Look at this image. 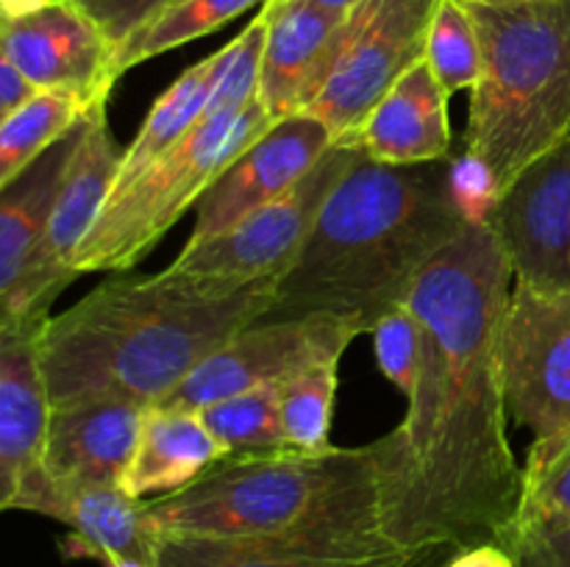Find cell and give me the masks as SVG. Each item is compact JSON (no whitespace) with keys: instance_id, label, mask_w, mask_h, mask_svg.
Instances as JSON below:
<instances>
[{"instance_id":"obj_27","label":"cell","mask_w":570,"mask_h":567,"mask_svg":"<svg viewBox=\"0 0 570 567\" xmlns=\"http://www.w3.org/2000/svg\"><path fill=\"white\" fill-rule=\"evenodd\" d=\"M534 528H570V431L529 448L512 543Z\"/></svg>"},{"instance_id":"obj_39","label":"cell","mask_w":570,"mask_h":567,"mask_svg":"<svg viewBox=\"0 0 570 567\" xmlns=\"http://www.w3.org/2000/svg\"><path fill=\"white\" fill-rule=\"evenodd\" d=\"M104 567H154L148 561H139V559H128V556H111V559L100 561Z\"/></svg>"},{"instance_id":"obj_19","label":"cell","mask_w":570,"mask_h":567,"mask_svg":"<svg viewBox=\"0 0 570 567\" xmlns=\"http://www.w3.org/2000/svg\"><path fill=\"white\" fill-rule=\"evenodd\" d=\"M449 98L426 59L417 61L367 115L351 142L384 165L451 159Z\"/></svg>"},{"instance_id":"obj_9","label":"cell","mask_w":570,"mask_h":567,"mask_svg":"<svg viewBox=\"0 0 570 567\" xmlns=\"http://www.w3.org/2000/svg\"><path fill=\"white\" fill-rule=\"evenodd\" d=\"M440 0H365L345 20L326 87L306 109L334 142L354 139L379 100L426 56Z\"/></svg>"},{"instance_id":"obj_7","label":"cell","mask_w":570,"mask_h":567,"mask_svg":"<svg viewBox=\"0 0 570 567\" xmlns=\"http://www.w3.org/2000/svg\"><path fill=\"white\" fill-rule=\"evenodd\" d=\"M360 150L351 139L334 142L282 198L271 200L209 242L184 245L161 276L200 292H237L262 281H278L295 265L321 206L354 165Z\"/></svg>"},{"instance_id":"obj_29","label":"cell","mask_w":570,"mask_h":567,"mask_svg":"<svg viewBox=\"0 0 570 567\" xmlns=\"http://www.w3.org/2000/svg\"><path fill=\"white\" fill-rule=\"evenodd\" d=\"M423 59L449 94L476 87L482 78V42L465 3L440 0Z\"/></svg>"},{"instance_id":"obj_20","label":"cell","mask_w":570,"mask_h":567,"mask_svg":"<svg viewBox=\"0 0 570 567\" xmlns=\"http://www.w3.org/2000/svg\"><path fill=\"white\" fill-rule=\"evenodd\" d=\"M220 459H226V450L209 431L200 411L150 406L120 487L134 498H159L198 481Z\"/></svg>"},{"instance_id":"obj_22","label":"cell","mask_w":570,"mask_h":567,"mask_svg":"<svg viewBox=\"0 0 570 567\" xmlns=\"http://www.w3.org/2000/svg\"><path fill=\"white\" fill-rule=\"evenodd\" d=\"M87 115L72 131L50 145L39 159H33L20 176L0 187V292L11 287L22 261L28 259L53 215V206L76 159L83 128H87Z\"/></svg>"},{"instance_id":"obj_23","label":"cell","mask_w":570,"mask_h":567,"mask_svg":"<svg viewBox=\"0 0 570 567\" xmlns=\"http://www.w3.org/2000/svg\"><path fill=\"white\" fill-rule=\"evenodd\" d=\"M215 76L217 53H212L204 61L189 67V70H184L161 92V98H156V103L150 106L148 117H145L142 128L134 137V142L122 150V161L120 170H117L111 195L131 187L148 167H154L167 150L176 148L204 120L206 106H209L212 98V87H215Z\"/></svg>"},{"instance_id":"obj_36","label":"cell","mask_w":570,"mask_h":567,"mask_svg":"<svg viewBox=\"0 0 570 567\" xmlns=\"http://www.w3.org/2000/svg\"><path fill=\"white\" fill-rule=\"evenodd\" d=\"M445 567H518V565H515V556H512L504 545L484 543V545H473V548L460 550V554H456Z\"/></svg>"},{"instance_id":"obj_17","label":"cell","mask_w":570,"mask_h":567,"mask_svg":"<svg viewBox=\"0 0 570 567\" xmlns=\"http://www.w3.org/2000/svg\"><path fill=\"white\" fill-rule=\"evenodd\" d=\"M148 409L122 398H83L53 406L42 470L59 500L65 489L122 481Z\"/></svg>"},{"instance_id":"obj_11","label":"cell","mask_w":570,"mask_h":567,"mask_svg":"<svg viewBox=\"0 0 570 567\" xmlns=\"http://www.w3.org/2000/svg\"><path fill=\"white\" fill-rule=\"evenodd\" d=\"M501 381L510 417L534 442L570 431V292L512 284L501 322Z\"/></svg>"},{"instance_id":"obj_10","label":"cell","mask_w":570,"mask_h":567,"mask_svg":"<svg viewBox=\"0 0 570 567\" xmlns=\"http://www.w3.org/2000/svg\"><path fill=\"white\" fill-rule=\"evenodd\" d=\"M365 328L348 317L256 320L212 350L159 406L200 411L228 395L289 381L309 367L343 359Z\"/></svg>"},{"instance_id":"obj_32","label":"cell","mask_w":570,"mask_h":567,"mask_svg":"<svg viewBox=\"0 0 570 567\" xmlns=\"http://www.w3.org/2000/svg\"><path fill=\"white\" fill-rule=\"evenodd\" d=\"M449 181L456 209L462 211L468 226H488L501 200V183L488 161H482L471 150L451 156Z\"/></svg>"},{"instance_id":"obj_37","label":"cell","mask_w":570,"mask_h":567,"mask_svg":"<svg viewBox=\"0 0 570 567\" xmlns=\"http://www.w3.org/2000/svg\"><path fill=\"white\" fill-rule=\"evenodd\" d=\"M50 3H53V0H0V20H17V17H28Z\"/></svg>"},{"instance_id":"obj_34","label":"cell","mask_w":570,"mask_h":567,"mask_svg":"<svg viewBox=\"0 0 570 567\" xmlns=\"http://www.w3.org/2000/svg\"><path fill=\"white\" fill-rule=\"evenodd\" d=\"M518 567H570V528H534L512 543Z\"/></svg>"},{"instance_id":"obj_15","label":"cell","mask_w":570,"mask_h":567,"mask_svg":"<svg viewBox=\"0 0 570 567\" xmlns=\"http://www.w3.org/2000/svg\"><path fill=\"white\" fill-rule=\"evenodd\" d=\"M259 103L273 122L306 115L337 61L348 14L321 9L309 0H267Z\"/></svg>"},{"instance_id":"obj_12","label":"cell","mask_w":570,"mask_h":567,"mask_svg":"<svg viewBox=\"0 0 570 567\" xmlns=\"http://www.w3.org/2000/svg\"><path fill=\"white\" fill-rule=\"evenodd\" d=\"M488 226L515 281L570 292V133L501 192Z\"/></svg>"},{"instance_id":"obj_1","label":"cell","mask_w":570,"mask_h":567,"mask_svg":"<svg viewBox=\"0 0 570 567\" xmlns=\"http://www.w3.org/2000/svg\"><path fill=\"white\" fill-rule=\"evenodd\" d=\"M512 276L490 226H468L412 287L423 359L404 422L373 439L382 534L415 559L495 543L510 550L523 467L507 437L501 322Z\"/></svg>"},{"instance_id":"obj_2","label":"cell","mask_w":570,"mask_h":567,"mask_svg":"<svg viewBox=\"0 0 570 567\" xmlns=\"http://www.w3.org/2000/svg\"><path fill=\"white\" fill-rule=\"evenodd\" d=\"M449 161L384 165L360 150L262 320L332 315L371 334L404 306L421 272L468 228L451 195Z\"/></svg>"},{"instance_id":"obj_6","label":"cell","mask_w":570,"mask_h":567,"mask_svg":"<svg viewBox=\"0 0 570 567\" xmlns=\"http://www.w3.org/2000/svg\"><path fill=\"white\" fill-rule=\"evenodd\" d=\"M273 128V117L254 100L245 109L206 115L181 142L167 150L131 187L111 195L76 256L81 272H128L159 239L198 206L220 172Z\"/></svg>"},{"instance_id":"obj_5","label":"cell","mask_w":570,"mask_h":567,"mask_svg":"<svg viewBox=\"0 0 570 567\" xmlns=\"http://www.w3.org/2000/svg\"><path fill=\"white\" fill-rule=\"evenodd\" d=\"M482 42L465 150L501 192L570 133V0L465 3Z\"/></svg>"},{"instance_id":"obj_31","label":"cell","mask_w":570,"mask_h":567,"mask_svg":"<svg viewBox=\"0 0 570 567\" xmlns=\"http://www.w3.org/2000/svg\"><path fill=\"white\" fill-rule=\"evenodd\" d=\"M376 361L387 381H393L410 398L415 389L423 359V326L410 306H399L373 326L371 331Z\"/></svg>"},{"instance_id":"obj_3","label":"cell","mask_w":570,"mask_h":567,"mask_svg":"<svg viewBox=\"0 0 570 567\" xmlns=\"http://www.w3.org/2000/svg\"><path fill=\"white\" fill-rule=\"evenodd\" d=\"M276 281L237 292H200L161 276L106 278L50 317L39 337L53 406L122 398L159 406L212 350L262 320Z\"/></svg>"},{"instance_id":"obj_24","label":"cell","mask_w":570,"mask_h":567,"mask_svg":"<svg viewBox=\"0 0 570 567\" xmlns=\"http://www.w3.org/2000/svg\"><path fill=\"white\" fill-rule=\"evenodd\" d=\"M89 106L67 92H42L0 120V187L83 120Z\"/></svg>"},{"instance_id":"obj_35","label":"cell","mask_w":570,"mask_h":567,"mask_svg":"<svg viewBox=\"0 0 570 567\" xmlns=\"http://www.w3.org/2000/svg\"><path fill=\"white\" fill-rule=\"evenodd\" d=\"M39 92H42V89H39L31 78L22 76L9 59L0 56V120L14 115L17 109H22V106L31 98H37Z\"/></svg>"},{"instance_id":"obj_38","label":"cell","mask_w":570,"mask_h":567,"mask_svg":"<svg viewBox=\"0 0 570 567\" xmlns=\"http://www.w3.org/2000/svg\"><path fill=\"white\" fill-rule=\"evenodd\" d=\"M309 3L321 6V9H328V11H337V14H351V11H354L356 6L365 3V0H309Z\"/></svg>"},{"instance_id":"obj_14","label":"cell","mask_w":570,"mask_h":567,"mask_svg":"<svg viewBox=\"0 0 570 567\" xmlns=\"http://www.w3.org/2000/svg\"><path fill=\"white\" fill-rule=\"evenodd\" d=\"M334 145L332 133L312 115L273 122L243 156L220 172L195 206V226L187 245L209 242L243 222L256 209L293 189Z\"/></svg>"},{"instance_id":"obj_21","label":"cell","mask_w":570,"mask_h":567,"mask_svg":"<svg viewBox=\"0 0 570 567\" xmlns=\"http://www.w3.org/2000/svg\"><path fill=\"white\" fill-rule=\"evenodd\" d=\"M148 500L128 495L120 484H87L61 493L56 520L70 528L59 543L65 559L128 556L154 565L156 531L145 511Z\"/></svg>"},{"instance_id":"obj_25","label":"cell","mask_w":570,"mask_h":567,"mask_svg":"<svg viewBox=\"0 0 570 567\" xmlns=\"http://www.w3.org/2000/svg\"><path fill=\"white\" fill-rule=\"evenodd\" d=\"M200 417L226 456L289 448L282 426V384L228 395L204 406Z\"/></svg>"},{"instance_id":"obj_26","label":"cell","mask_w":570,"mask_h":567,"mask_svg":"<svg viewBox=\"0 0 570 567\" xmlns=\"http://www.w3.org/2000/svg\"><path fill=\"white\" fill-rule=\"evenodd\" d=\"M265 3L267 0H178L122 44L120 53H117V70L122 76L126 70L154 59V56L176 50L193 39L217 31L234 17L245 14L250 6Z\"/></svg>"},{"instance_id":"obj_13","label":"cell","mask_w":570,"mask_h":567,"mask_svg":"<svg viewBox=\"0 0 570 567\" xmlns=\"http://www.w3.org/2000/svg\"><path fill=\"white\" fill-rule=\"evenodd\" d=\"M0 56L39 89L76 94L89 109L106 103L120 78L117 48L72 0L0 20Z\"/></svg>"},{"instance_id":"obj_33","label":"cell","mask_w":570,"mask_h":567,"mask_svg":"<svg viewBox=\"0 0 570 567\" xmlns=\"http://www.w3.org/2000/svg\"><path fill=\"white\" fill-rule=\"evenodd\" d=\"M100 26L120 53L122 44L178 0H72Z\"/></svg>"},{"instance_id":"obj_28","label":"cell","mask_w":570,"mask_h":567,"mask_svg":"<svg viewBox=\"0 0 570 567\" xmlns=\"http://www.w3.org/2000/svg\"><path fill=\"white\" fill-rule=\"evenodd\" d=\"M340 361L309 367L282 384V426L289 448L321 454L332 445V411Z\"/></svg>"},{"instance_id":"obj_16","label":"cell","mask_w":570,"mask_h":567,"mask_svg":"<svg viewBox=\"0 0 570 567\" xmlns=\"http://www.w3.org/2000/svg\"><path fill=\"white\" fill-rule=\"evenodd\" d=\"M384 534L159 537L154 567H410Z\"/></svg>"},{"instance_id":"obj_4","label":"cell","mask_w":570,"mask_h":567,"mask_svg":"<svg viewBox=\"0 0 570 567\" xmlns=\"http://www.w3.org/2000/svg\"><path fill=\"white\" fill-rule=\"evenodd\" d=\"M156 537L382 534L379 450L282 448L217 461L198 481L145 506Z\"/></svg>"},{"instance_id":"obj_30","label":"cell","mask_w":570,"mask_h":567,"mask_svg":"<svg viewBox=\"0 0 570 567\" xmlns=\"http://www.w3.org/2000/svg\"><path fill=\"white\" fill-rule=\"evenodd\" d=\"M265 37L267 20L259 11L243 33H237L226 48L217 50V76L206 115H217V111L226 109H245L254 100H259Z\"/></svg>"},{"instance_id":"obj_18","label":"cell","mask_w":570,"mask_h":567,"mask_svg":"<svg viewBox=\"0 0 570 567\" xmlns=\"http://www.w3.org/2000/svg\"><path fill=\"white\" fill-rule=\"evenodd\" d=\"M42 328L0 331V509L6 511L42 472L53 417L39 354Z\"/></svg>"},{"instance_id":"obj_8","label":"cell","mask_w":570,"mask_h":567,"mask_svg":"<svg viewBox=\"0 0 570 567\" xmlns=\"http://www.w3.org/2000/svg\"><path fill=\"white\" fill-rule=\"evenodd\" d=\"M106 106L109 100L89 109L81 145L53 206V215L39 242L22 261L11 287L0 292V331L42 328L50 320L53 300L81 276L76 270L78 248L89 237L109 200L126 150L111 137Z\"/></svg>"},{"instance_id":"obj_40","label":"cell","mask_w":570,"mask_h":567,"mask_svg":"<svg viewBox=\"0 0 570 567\" xmlns=\"http://www.w3.org/2000/svg\"><path fill=\"white\" fill-rule=\"evenodd\" d=\"M460 3H512V0H460Z\"/></svg>"}]
</instances>
